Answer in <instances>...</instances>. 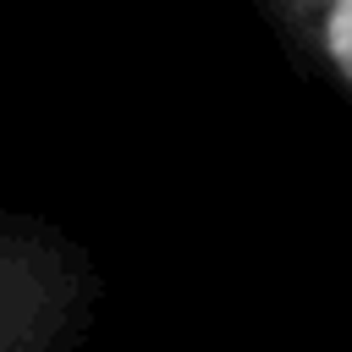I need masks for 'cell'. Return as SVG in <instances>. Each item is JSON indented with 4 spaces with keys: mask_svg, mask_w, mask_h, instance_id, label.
<instances>
[{
    "mask_svg": "<svg viewBox=\"0 0 352 352\" xmlns=\"http://www.w3.org/2000/svg\"><path fill=\"white\" fill-rule=\"evenodd\" d=\"M99 308V253L50 214L0 209V352H82Z\"/></svg>",
    "mask_w": 352,
    "mask_h": 352,
    "instance_id": "1",
    "label": "cell"
},
{
    "mask_svg": "<svg viewBox=\"0 0 352 352\" xmlns=\"http://www.w3.org/2000/svg\"><path fill=\"white\" fill-rule=\"evenodd\" d=\"M275 50L352 104V0H248Z\"/></svg>",
    "mask_w": 352,
    "mask_h": 352,
    "instance_id": "2",
    "label": "cell"
}]
</instances>
